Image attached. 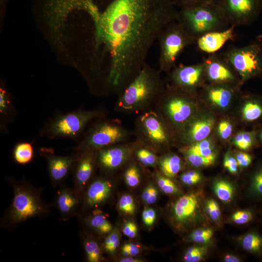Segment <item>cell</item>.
Segmentation results:
<instances>
[{
	"mask_svg": "<svg viewBox=\"0 0 262 262\" xmlns=\"http://www.w3.org/2000/svg\"><path fill=\"white\" fill-rule=\"evenodd\" d=\"M94 18L97 49L107 57L105 94L119 95L146 63L161 32L176 20L174 0H105Z\"/></svg>",
	"mask_w": 262,
	"mask_h": 262,
	"instance_id": "1",
	"label": "cell"
},
{
	"mask_svg": "<svg viewBox=\"0 0 262 262\" xmlns=\"http://www.w3.org/2000/svg\"><path fill=\"white\" fill-rule=\"evenodd\" d=\"M161 73L146 63L135 79L117 96L115 110L130 115L154 109L166 88Z\"/></svg>",
	"mask_w": 262,
	"mask_h": 262,
	"instance_id": "2",
	"label": "cell"
},
{
	"mask_svg": "<svg viewBox=\"0 0 262 262\" xmlns=\"http://www.w3.org/2000/svg\"><path fill=\"white\" fill-rule=\"evenodd\" d=\"M7 179L13 188L14 196L2 220L6 228L14 229L28 219L45 217L50 213V205L43 200L39 190L26 180Z\"/></svg>",
	"mask_w": 262,
	"mask_h": 262,
	"instance_id": "3",
	"label": "cell"
},
{
	"mask_svg": "<svg viewBox=\"0 0 262 262\" xmlns=\"http://www.w3.org/2000/svg\"><path fill=\"white\" fill-rule=\"evenodd\" d=\"M107 116V111L103 107L90 110L81 107L73 111L58 113L45 122L39 136L50 139L66 138L79 143L89 123Z\"/></svg>",
	"mask_w": 262,
	"mask_h": 262,
	"instance_id": "4",
	"label": "cell"
},
{
	"mask_svg": "<svg viewBox=\"0 0 262 262\" xmlns=\"http://www.w3.org/2000/svg\"><path fill=\"white\" fill-rule=\"evenodd\" d=\"M176 21L196 41L205 34L231 26L218 1L180 8Z\"/></svg>",
	"mask_w": 262,
	"mask_h": 262,
	"instance_id": "5",
	"label": "cell"
},
{
	"mask_svg": "<svg viewBox=\"0 0 262 262\" xmlns=\"http://www.w3.org/2000/svg\"><path fill=\"white\" fill-rule=\"evenodd\" d=\"M133 131L127 129L119 119L107 117L93 121L85 131L75 152L86 149L97 150L114 144L131 140Z\"/></svg>",
	"mask_w": 262,
	"mask_h": 262,
	"instance_id": "6",
	"label": "cell"
},
{
	"mask_svg": "<svg viewBox=\"0 0 262 262\" xmlns=\"http://www.w3.org/2000/svg\"><path fill=\"white\" fill-rule=\"evenodd\" d=\"M171 128L155 109L138 114L134 122L135 139L157 154L167 152L172 144Z\"/></svg>",
	"mask_w": 262,
	"mask_h": 262,
	"instance_id": "7",
	"label": "cell"
},
{
	"mask_svg": "<svg viewBox=\"0 0 262 262\" xmlns=\"http://www.w3.org/2000/svg\"><path fill=\"white\" fill-rule=\"evenodd\" d=\"M157 40L160 47L158 69L161 72L171 71L184 49L196 42L176 20L163 29Z\"/></svg>",
	"mask_w": 262,
	"mask_h": 262,
	"instance_id": "8",
	"label": "cell"
},
{
	"mask_svg": "<svg viewBox=\"0 0 262 262\" xmlns=\"http://www.w3.org/2000/svg\"><path fill=\"white\" fill-rule=\"evenodd\" d=\"M189 93L169 86L157 103L155 110L171 128H182L191 119L194 108Z\"/></svg>",
	"mask_w": 262,
	"mask_h": 262,
	"instance_id": "9",
	"label": "cell"
},
{
	"mask_svg": "<svg viewBox=\"0 0 262 262\" xmlns=\"http://www.w3.org/2000/svg\"><path fill=\"white\" fill-rule=\"evenodd\" d=\"M222 53L242 81L262 73V34L244 46H232Z\"/></svg>",
	"mask_w": 262,
	"mask_h": 262,
	"instance_id": "10",
	"label": "cell"
},
{
	"mask_svg": "<svg viewBox=\"0 0 262 262\" xmlns=\"http://www.w3.org/2000/svg\"><path fill=\"white\" fill-rule=\"evenodd\" d=\"M139 142L136 139L111 145L96 151L98 167L105 175L119 169L133 157Z\"/></svg>",
	"mask_w": 262,
	"mask_h": 262,
	"instance_id": "11",
	"label": "cell"
},
{
	"mask_svg": "<svg viewBox=\"0 0 262 262\" xmlns=\"http://www.w3.org/2000/svg\"><path fill=\"white\" fill-rule=\"evenodd\" d=\"M218 2L231 25L236 27L253 23L262 12V0H219Z\"/></svg>",
	"mask_w": 262,
	"mask_h": 262,
	"instance_id": "12",
	"label": "cell"
},
{
	"mask_svg": "<svg viewBox=\"0 0 262 262\" xmlns=\"http://www.w3.org/2000/svg\"><path fill=\"white\" fill-rule=\"evenodd\" d=\"M38 154L46 161L48 175L54 187L62 185L72 173L78 156L76 152L66 156L57 155L53 148L47 147H41Z\"/></svg>",
	"mask_w": 262,
	"mask_h": 262,
	"instance_id": "13",
	"label": "cell"
},
{
	"mask_svg": "<svg viewBox=\"0 0 262 262\" xmlns=\"http://www.w3.org/2000/svg\"><path fill=\"white\" fill-rule=\"evenodd\" d=\"M106 176L97 177L89 182L81 195V205L78 216L89 210L98 211L110 198L113 183Z\"/></svg>",
	"mask_w": 262,
	"mask_h": 262,
	"instance_id": "14",
	"label": "cell"
},
{
	"mask_svg": "<svg viewBox=\"0 0 262 262\" xmlns=\"http://www.w3.org/2000/svg\"><path fill=\"white\" fill-rule=\"evenodd\" d=\"M202 61L205 75L213 83L226 84L237 79V72L222 53L210 54Z\"/></svg>",
	"mask_w": 262,
	"mask_h": 262,
	"instance_id": "15",
	"label": "cell"
},
{
	"mask_svg": "<svg viewBox=\"0 0 262 262\" xmlns=\"http://www.w3.org/2000/svg\"><path fill=\"white\" fill-rule=\"evenodd\" d=\"M204 75L203 61L192 65L175 66L170 75L171 86L191 93L200 84Z\"/></svg>",
	"mask_w": 262,
	"mask_h": 262,
	"instance_id": "16",
	"label": "cell"
},
{
	"mask_svg": "<svg viewBox=\"0 0 262 262\" xmlns=\"http://www.w3.org/2000/svg\"><path fill=\"white\" fill-rule=\"evenodd\" d=\"M96 151L91 149L76 152L77 159L73 172L74 189L81 195L89 183L98 167Z\"/></svg>",
	"mask_w": 262,
	"mask_h": 262,
	"instance_id": "17",
	"label": "cell"
},
{
	"mask_svg": "<svg viewBox=\"0 0 262 262\" xmlns=\"http://www.w3.org/2000/svg\"><path fill=\"white\" fill-rule=\"evenodd\" d=\"M199 194L191 193L180 196L172 208V219L178 227H184L193 223L200 211Z\"/></svg>",
	"mask_w": 262,
	"mask_h": 262,
	"instance_id": "18",
	"label": "cell"
},
{
	"mask_svg": "<svg viewBox=\"0 0 262 262\" xmlns=\"http://www.w3.org/2000/svg\"><path fill=\"white\" fill-rule=\"evenodd\" d=\"M60 186L54 197V206L62 220L66 222L72 217L78 216L81 205V196L73 187Z\"/></svg>",
	"mask_w": 262,
	"mask_h": 262,
	"instance_id": "19",
	"label": "cell"
},
{
	"mask_svg": "<svg viewBox=\"0 0 262 262\" xmlns=\"http://www.w3.org/2000/svg\"><path fill=\"white\" fill-rule=\"evenodd\" d=\"M235 28L231 25L224 30L207 33L198 38L195 44L201 51L209 54L216 53L228 41L234 40Z\"/></svg>",
	"mask_w": 262,
	"mask_h": 262,
	"instance_id": "20",
	"label": "cell"
},
{
	"mask_svg": "<svg viewBox=\"0 0 262 262\" xmlns=\"http://www.w3.org/2000/svg\"><path fill=\"white\" fill-rule=\"evenodd\" d=\"M213 123L211 119L187 122L182 128V141L184 143L197 142L205 139L210 133Z\"/></svg>",
	"mask_w": 262,
	"mask_h": 262,
	"instance_id": "21",
	"label": "cell"
},
{
	"mask_svg": "<svg viewBox=\"0 0 262 262\" xmlns=\"http://www.w3.org/2000/svg\"><path fill=\"white\" fill-rule=\"evenodd\" d=\"M78 218L84 227L99 236H106L113 229V225L107 217L99 210L93 211L89 215H81Z\"/></svg>",
	"mask_w": 262,
	"mask_h": 262,
	"instance_id": "22",
	"label": "cell"
},
{
	"mask_svg": "<svg viewBox=\"0 0 262 262\" xmlns=\"http://www.w3.org/2000/svg\"><path fill=\"white\" fill-rule=\"evenodd\" d=\"M17 114L11 97L6 89L1 86L0 89V131L8 133V126L13 122Z\"/></svg>",
	"mask_w": 262,
	"mask_h": 262,
	"instance_id": "23",
	"label": "cell"
},
{
	"mask_svg": "<svg viewBox=\"0 0 262 262\" xmlns=\"http://www.w3.org/2000/svg\"><path fill=\"white\" fill-rule=\"evenodd\" d=\"M183 167L182 160L175 153L167 151L158 156V170L168 178H175Z\"/></svg>",
	"mask_w": 262,
	"mask_h": 262,
	"instance_id": "24",
	"label": "cell"
},
{
	"mask_svg": "<svg viewBox=\"0 0 262 262\" xmlns=\"http://www.w3.org/2000/svg\"><path fill=\"white\" fill-rule=\"evenodd\" d=\"M207 94L211 101L220 107L225 108L231 99L233 92L229 87L226 85H219L208 88Z\"/></svg>",
	"mask_w": 262,
	"mask_h": 262,
	"instance_id": "25",
	"label": "cell"
},
{
	"mask_svg": "<svg viewBox=\"0 0 262 262\" xmlns=\"http://www.w3.org/2000/svg\"><path fill=\"white\" fill-rule=\"evenodd\" d=\"M80 237L87 261L89 262H100L102 258V247L95 239L85 234L84 231L81 233Z\"/></svg>",
	"mask_w": 262,
	"mask_h": 262,
	"instance_id": "26",
	"label": "cell"
},
{
	"mask_svg": "<svg viewBox=\"0 0 262 262\" xmlns=\"http://www.w3.org/2000/svg\"><path fill=\"white\" fill-rule=\"evenodd\" d=\"M158 154L139 142L135 148L133 157L142 166L157 168Z\"/></svg>",
	"mask_w": 262,
	"mask_h": 262,
	"instance_id": "27",
	"label": "cell"
},
{
	"mask_svg": "<svg viewBox=\"0 0 262 262\" xmlns=\"http://www.w3.org/2000/svg\"><path fill=\"white\" fill-rule=\"evenodd\" d=\"M33 142H20L16 143L13 150L14 161L22 165L30 163L34 158V148Z\"/></svg>",
	"mask_w": 262,
	"mask_h": 262,
	"instance_id": "28",
	"label": "cell"
},
{
	"mask_svg": "<svg viewBox=\"0 0 262 262\" xmlns=\"http://www.w3.org/2000/svg\"><path fill=\"white\" fill-rule=\"evenodd\" d=\"M141 165L133 157L125 164L124 178L129 186L135 187L139 184L142 175Z\"/></svg>",
	"mask_w": 262,
	"mask_h": 262,
	"instance_id": "29",
	"label": "cell"
},
{
	"mask_svg": "<svg viewBox=\"0 0 262 262\" xmlns=\"http://www.w3.org/2000/svg\"><path fill=\"white\" fill-rule=\"evenodd\" d=\"M213 190L218 198L224 203L229 202L232 200L234 192L232 185L223 180L214 183Z\"/></svg>",
	"mask_w": 262,
	"mask_h": 262,
	"instance_id": "30",
	"label": "cell"
},
{
	"mask_svg": "<svg viewBox=\"0 0 262 262\" xmlns=\"http://www.w3.org/2000/svg\"><path fill=\"white\" fill-rule=\"evenodd\" d=\"M154 178L158 187L164 193L176 195L180 193V189L172 179L162 174L158 170L154 173Z\"/></svg>",
	"mask_w": 262,
	"mask_h": 262,
	"instance_id": "31",
	"label": "cell"
},
{
	"mask_svg": "<svg viewBox=\"0 0 262 262\" xmlns=\"http://www.w3.org/2000/svg\"><path fill=\"white\" fill-rule=\"evenodd\" d=\"M182 151L203 157H209L215 154L211 142L205 139L192 144L187 148H184Z\"/></svg>",
	"mask_w": 262,
	"mask_h": 262,
	"instance_id": "32",
	"label": "cell"
},
{
	"mask_svg": "<svg viewBox=\"0 0 262 262\" xmlns=\"http://www.w3.org/2000/svg\"><path fill=\"white\" fill-rule=\"evenodd\" d=\"M241 242L244 249L249 252H259L262 248V237L256 233L246 234L243 237Z\"/></svg>",
	"mask_w": 262,
	"mask_h": 262,
	"instance_id": "33",
	"label": "cell"
},
{
	"mask_svg": "<svg viewBox=\"0 0 262 262\" xmlns=\"http://www.w3.org/2000/svg\"><path fill=\"white\" fill-rule=\"evenodd\" d=\"M120 243V235L117 229H113L106 235L102 246L103 251L110 255L115 253Z\"/></svg>",
	"mask_w": 262,
	"mask_h": 262,
	"instance_id": "34",
	"label": "cell"
},
{
	"mask_svg": "<svg viewBox=\"0 0 262 262\" xmlns=\"http://www.w3.org/2000/svg\"><path fill=\"white\" fill-rule=\"evenodd\" d=\"M187 163L194 167H202L211 165L214 163L216 155L203 157L197 154L183 152Z\"/></svg>",
	"mask_w": 262,
	"mask_h": 262,
	"instance_id": "35",
	"label": "cell"
},
{
	"mask_svg": "<svg viewBox=\"0 0 262 262\" xmlns=\"http://www.w3.org/2000/svg\"><path fill=\"white\" fill-rule=\"evenodd\" d=\"M207 253L205 246H193L186 251L183 260L186 262H198L202 260Z\"/></svg>",
	"mask_w": 262,
	"mask_h": 262,
	"instance_id": "36",
	"label": "cell"
},
{
	"mask_svg": "<svg viewBox=\"0 0 262 262\" xmlns=\"http://www.w3.org/2000/svg\"><path fill=\"white\" fill-rule=\"evenodd\" d=\"M262 114V108L258 104L252 101H248L245 105L242 110L244 119L251 121L257 119Z\"/></svg>",
	"mask_w": 262,
	"mask_h": 262,
	"instance_id": "37",
	"label": "cell"
},
{
	"mask_svg": "<svg viewBox=\"0 0 262 262\" xmlns=\"http://www.w3.org/2000/svg\"><path fill=\"white\" fill-rule=\"evenodd\" d=\"M213 234V230L211 229H198L192 231L188 238L189 241L195 243L207 244L211 240Z\"/></svg>",
	"mask_w": 262,
	"mask_h": 262,
	"instance_id": "38",
	"label": "cell"
},
{
	"mask_svg": "<svg viewBox=\"0 0 262 262\" xmlns=\"http://www.w3.org/2000/svg\"><path fill=\"white\" fill-rule=\"evenodd\" d=\"M119 210L125 214L132 215L134 213L136 205L133 198L131 195H122L118 202Z\"/></svg>",
	"mask_w": 262,
	"mask_h": 262,
	"instance_id": "39",
	"label": "cell"
},
{
	"mask_svg": "<svg viewBox=\"0 0 262 262\" xmlns=\"http://www.w3.org/2000/svg\"><path fill=\"white\" fill-rule=\"evenodd\" d=\"M253 140V135L251 133L240 132L235 136L234 143L240 149L246 150L252 146Z\"/></svg>",
	"mask_w": 262,
	"mask_h": 262,
	"instance_id": "40",
	"label": "cell"
},
{
	"mask_svg": "<svg viewBox=\"0 0 262 262\" xmlns=\"http://www.w3.org/2000/svg\"><path fill=\"white\" fill-rule=\"evenodd\" d=\"M205 211L209 217L218 223L221 218V211L218 203L213 199L207 200L205 202Z\"/></svg>",
	"mask_w": 262,
	"mask_h": 262,
	"instance_id": "41",
	"label": "cell"
},
{
	"mask_svg": "<svg viewBox=\"0 0 262 262\" xmlns=\"http://www.w3.org/2000/svg\"><path fill=\"white\" fill-rule=\"evenodd\" d=\"M158 192L157 188L152 184H149L144 189L142 194V200L147 204L154 203L157 199Z\"/></svg>",
	"mask_w": 262,
	"mask_h": 262,
	"instance_id": "42",
	"label": "cell"
},
{
	"mask_svg": "<svg viewBox=\"0 0 262 262\" xmlns=\"http://www.w3.org/2000/svg\"><path fill=\"white\" fill-rule=\"evenodd\" d=\"M181 181L186 185H193L198 183L201 180L200 174L194 170L182 173L180 176Z\"/></svg>",
	"mask_w": 262,
	"mask_h": 262,
	"instance_id": "43",
	"label": "cell"
},
{
	"mask_svg": "<svg viewBox=\"0 0 262 262\" xmlns=\"http://www.w3.org/2000/svg\"><path fill=\"white\" fill-rule=\"evenodd\" d=\"M252 213L247 210L238 211L231 216L232 220L237 224L242 225L249 222L252 219Z\"/></svg>",
	"mask_w": 262,
	"mask_h": 262,
	"instance_id": "44",
	"label": "cell"
},
{
	"mask_svg": "<svg viewBox=\"0 0 262 262\" xmlns=\"http://www.w3.org/2000/svg\"><path fill=\"white\" fill-rule=\"evenodd\" d=\"M251 188L255 194L262 196V169L258 171L253 176Z\"/></svg>",
	"mask_w": 262,
	"mask_h": 262,
	"instance_id": "45",
	"label": "cell"
},
{
	"mask_svg": "<svg viewBox=\"0 0 262 262\" xmlns=\"http://www.w3.org/2000/svg\"><path fill=\"white\" fill-rule=\"evenodd\" d=\"M219 0H174L176 6L179 8L194 6L206 3L217 2Z\"/></svg>",
	"mask_w": 262,
	"mask_h": 262,
	"instance_id": "46",
	"label": "cell"
},
{
	"mask_svg": "<svg viewBox=\"0 0 262 262\" xmlns=\"http://www.w3.org/2000/svg\"><path fill=\"white\" fill-rule=\"evenodd\" d=\"M142 216L144 224L148 227L154 224L156 218L155 211L151 208H145L143 211Z\"/></svg>",
	"mask_w": 262,
	"mask_h": 262,
	"instance_id": "47",
	"label": "cell"
},
{
	"mask_svg": "<svg viewBox=\"0 0 262 262\" xmlns=\"http://www.w3.org/2000/svg\"><path fill=\"white\" fill-rule=\"evenodd\" d=\"M223 165L230 173L235 174L237 172L238 165L236 159L230 154L225 155Z\"/></svg>",
	"mask_w": 262,
	"mask_h": 262,
	"instance_id": "48",
	"label": "cell"
},
{
	"mask_svg": "<svg viewBox=\"0 0 262 262\" xmlns=\"http://www.w3.org/2000/svg\"><path fill=\"white\" fill-rule=\"evenodd\" d=\"M232 126L227 121H221L218 125V132L220 137L223 139L228 138L232 133Z\"/></svg>",
	"mask_w": 262,
	"mask_h": 262,
	"instance_id": "49",
	"label": "cell"
},
{
	"mask_svg": "<svg viewBox=\"0 0 262 262\" xmlns=\"http://www.w3.org/2000/svg\"><path fill=\"white\" fill-rule=\"evenodd\" d=\"M121 251L125 257H134L140 253V248L137 245L133 243H126L122 247Z\"/></svg>",
	"mask_w": 262,
	"mask_h": 262,
	"instance_id": "50",
	"label": "cell"
},
{
	"mask_svg": "<svg viewBox=\"0 0 262 262\" xmlns=\"http://www.w3.org/2000/svg\"><path fill=\"white\" fill-rule=\"evenodd\" d=\"M137 227L135 223L130 221L126 222L122 229L123 234L128 238H133L137 233Z\"/></svg>",
	"mask_w": 262,
	"mask_h": 262,
	"instance_id": "51",
	"label": "cell"
},
{
	"mask_svg": "<svg viewBox=\"0 0 262 262\" xmlns=\"http://www.w3.org/2000/svg\"><path fill=\"white\" fill-rule=\"evenodd\" d=\"M236 159L238 166L241 167L248 166L252 161L251 156L244 152H239L236 155Z\"/></svg>",
	"mask_w": 262,
	"mask_h": 262,
	"instance_id": "52",
	"label": "cell"
},
{
	"mask_svg": "<svg viewBox=\"0 0 262 262\" xmlns=\"http://www.w3.org/2000/svg\"><path fill=\"white\" fill-rule=\"evenodd\" d=\"M224 261L226 262H239L240 259L235 255L229 254L224 256Z\"/></svg>",
	"mask_w": 262,
	"mask_h": 262,
	"instance_id": "53",
	"label": "cell"
},
{
	"mask_svg": "<svg viewBox=\"0 0 262 262\" xmlns=\"http://www.w3.org/2000/svg\"><path fill=\"white\" fill-rule=\"evenodd\" d=\"M120 262H142V261H140V260L138 259L133 258L132 257H125V258L121 259L120 260Z\"/></svg>",
	"mask_w": 262,
	"mask_h": 262,
	"instance_id": "54",
	"label": "cell"
},
{
	"mask_svg": "<svg viewBox=\"0 0 262 262\" xmlns=\"http://www.w3.org/2000/svg\"><path fill=\"white\" fill-rule=\"evenodd\" d=\"M261 138H262V134H261Z\"/></svg>",
	"mask_w": 262,
	"mask_h": 262,
	"instance_id": "55",
	"label": "cell"
}]
</instances>
